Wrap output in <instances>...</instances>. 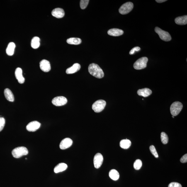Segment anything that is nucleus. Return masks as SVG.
Instances as JSON below:
<instances>
[{
	"label": "nucleus",
	"mask_w": 187,
	"mask_h": 187,
	"mask_svg": "<svg viewBox=\"0 0 187 187\" xmlns=\"http://www.w3.org/2000/svg\"><path fill=\"white\" fill-rule=\"evenodd\" d=\"M154 30L156 33L159 35L161 39L165 41H169L171 40V36L167 32L161 30L158 27H156Z\"/></svg>",
	"instance_id": "20e7f679"
},
{
	"label": "nucleus",
	"mask_w": 187,
	"mask_h": 187,
	"mask_svg": "<svg viewBox=\"0 0 187 187\" xmlns=\"http://www.w3.org/2000/svg\"><path fill=\"white\" fill-rule=\"evenodd\" d=\"M88 71L90 74L98 79H102L104 76V73L98 64L92 63L89 64Z\"/></svg>",
	"instance_id": "f257e3e1"
},
{
	"label": "nucleus",
	"mask_w": 187,
	"mask_h": 187,
	"mask_svg": "<svg viewBox=\"0 0 187 187\" xmlns=\"http://www.w3.org/2000/svg\"><path fill=\"white\" fill-rule=\"evenodd\" d=\"M166 0H156V2L159 3H162L166 1Z\"/></svg>",
	"instance_id": "72a5a7b5"
},
{
	"label": "nucleus",
	"mask_w": 187,
	"mask_h": 187,
	"mask_svg": "<svg viewBox=\"0 0 187 187\" xmlns=\"http://www.w3.org/2000/svg\"><path fill=\"white\" fill-rule=\"evenodd\" d=\"M152 91L148 88H144L142 89H139L137 91L138 94L140 96L144 97H147L152 94Z\"/></svg>",
	"instance_id": "dca6fc26"
},
{
	"label": "nucleus",
	"mask_w": 187,
	"mask_h": 187,
	"mask_svg": "<svg viewBox=\"0 0 187 187\" xmlns=\"http://www.w3.org/2000/svg\"><path fill=\"white\" fill-rule=\"evenodd\" d=\"M123 30L118 28H112L109 30L108 32L109 35L114 37L119 36L123 35Z\"/></svg>",
	"instance_id": "f3484780"
},
{
	"label": "nucleus",
	"mask_w": 187,
	"mask_h": 187,
	"mask_svg": "<svg viewBox=\"0 0 187 187\" xmlns=\"http://www.w3.org/2000/svg\"><path fill=\"white\" fill-rule=\"evenodd\" d=\"M131 144V141L128 139H123L120 142V146L122 148L124 149H127L130 148Z\"/></svg>",
	"instance_id": "5701e85b"
},
{
	"label": "nucleus",
	"mask_w": 187,
	"mask_h": 187,
	"mask_svg": "<svg viewBox=\"0 0 187 187\" xmlns=\"http://www.w3.org/2000/svg\"><path fill=\"white\" fill-rule=\"evenodd\" d=\"M110 177L112 180L117 181L120 177V175L119 172L116 170L112 169L110 171L109 173Z\"/></svg>",
	"instance_id": "b1692460"
},
{
	"label": "nucleus",
	"mask_w": 187,
	"mask_h": 187,
	"mask_svg": "<svg viewBox=\"0 0 187 187\" xmlns=\"http://www.w3.org/2000/svg\"><path fill=\"white\" fill-rule=\"evenodd\" d=\"M161 139L163 144H166L168 142V136L164 132H162L161 133Z\"/></svg>",
	"instance_id": "a878e982"
},
{
	"label": "nucleus",
	"mask_w": 187,
	"mask_h": 187,
	"mask_svg": "<svg viewBox=\"0 0 187 187\" xmlns=\"http://www.w3.org/2000/svg\"><path fill=\"white\" fill-rule=\"evenodd\" d=\"M148 58L146 57H143L136 61L134 64V68L136 70H141L147 67Z\"/></svg>",
	"instance_id": "423d86ee"
},
{
	"label": "nucleus",
	"mask_w": 187,
	"mask_h": 187,
	"mask_svg": "<svg viewBox=\"0 0 187 187\" xmlns=\"http://www.w3.org/2000/svg\"><path fill=\"white\" fill-rule=\"evenodd\" d=\"M72 140L69 138H66L62 140L60 144V148L62 149L68 148L72 145Z\"/></svg>",
	"instance_id": "f8f14e48"
},
{
	"label": "nucleus",
	"mask_w": 187,
	"mask_h": 187,
	"mask_svg": "<svg viewBox=\"0 0 187 187\" xmlns=\"http://www.w3.org/2000/svg\"><path fill=\"white\" fill-rule=\"evenodd\" d=\"M15 76L19 83L21 84L24 83L25 79L23 76L22 70L21 68H17L15 71Z\"/></svg>",
	"instance_id": "ddd939ff"
},
{
	"label": "nucleus",
	"mask_w": 187,
	"mask_h": 187,
	"mask_svg": "<svg viewBox=\"0 0 187 187\" xmlns=\"http://www.w3.org/2000/svg\"><path fill=\"white\" fill-rule=\"evenodd\" d=\"M51 14L53 16L58 18H62L65 14L64 9L60 8L54 9L52 11Z\"/></svg>",
	"instance_id": "4468645a"
},
{
	"label": "nucleus",
	"mask_w": 187,
	"mask_h": 187,
	"mask_svg": "<svg viewBox=\"0 0 187 187\" xmlns=\"http://www.w3.org/2000/svg\"><path fill=\"white\" fill-rule=\"evenodd\" d=\"M40 39L37 37H34L31 41V46L35 49L38 48L40 45Z\"/></svg>",
	"instance_id": "4be33fe9"
},
{
	"label": "nucleus",
	"mask_w": 187,
	"mask_h": 187,
	"mask_svg": "<svg viewBox=\"0 0 187 187\" xmlns=\"http://www.w3.org/2000/svg\"><path fill=\"white\" fill-rule=\"evenodd\" d=\"M41 123L37 121H33L30 122L26 126L27 130L30 132H35L40 128Z\"/></svg>",
	"instance_id": "9d476101"
},
{
	"label": "nucleus",
	"mask_w": 187,
	"mask_h": 187,
	"mask_svg": "<svg viewBox=\"0 0 187 187\" xmlns=\"http://www.w3.org/2000/svg\"><path fill=\"white\" fill-rule=\"evenodd\" d=\"M15 47H16V45H15V44L14 42H10L8 44L6 50V52L7 55L9 56L13 55L14 54Z\"/></svg>",
	"instance_id": "aec40b11"
},
{
	"label": "nucleus",
	"mask_w": 187,
	"mask_h": 187,
	"mask_svg": "<svg viewBox=\"0 0 187 187\" xmlns=\"http://www.w3.org/2000/svg\"><path fill=\"white\" fill-rule=\"evenodd\" d=\"M172 117H173V118H174V117L173 116H172Z\"/></svg>",
	"instance_id": "f704fd0d"
},
{
	"label": "nucleus",
	"mask_w": 187,
	"mask_h": 187,
	"mask_svg": "<svg viewBox=\"0 0 187 187\" xmlns=\"http://www.w3.org/2000/svg\"><path fill=\"white\" fill-rule=\"evenodd\" d=\"M106 105V102L104 100H98L94 103L92 108L96 113H99L104 109Z\"/></svg>",
	"instance_id": "39448f33"
},
{
	"label": "nucleus",
	"mask_w": 187,
	"mask_h": 187,
	"mask_svg": "<svg viewBox=\"0 0 187 187\" xmlns=\"http://www.w3.org/2000/svg\"><path fill=\"white\" fill-rule=\"evenodd\" d=\"M103 161V157L101 154L97 153L95 155L94 159V164L95 167L98 169L101 166Z\"/></svg>",
	"instance_id": "1a4fd4ad"
},
{
	"label": "nucleus",
	"mask_w": 187,
	"mask_h": 187,
	"mask_svg": "<svg viewBox=\"0 0 187 187\" xmlns=\"http://www.w3.org/2000/svg\"><path fill=\"white\" fill-rule=\"evenodd\" d=\"M52 102L55 106H62L65 105L67 103V100L64 96H58L53 98Z\"/></svg>",
	"instance_id": "6e6552de"
},
{
	"label": "nucleus",
	"mask_w": 187,
	"mask_h": 187,
	"mask_svg": "<svg viewBox=\"0 0 187 187\" xmlns=\"http://www.w3.org/2000/svg\"><path fill=\"white\" fill-rule=\"evenodd\" d=\"M180 161L182 163H184L187 162V154H186L183 156L180 159Z\"/></svg>",
	"instance_id": "473e14b6"
},
{
	"label": "nucleus",
	"mask_w": 187,
	"mask_h": 187,
	"mask_svg": "<svg viewBox=\"0 0 187 187\" xmlns=\"http://www.w3.org/2000/svg\"><path fill=\"white\" fill-rule=\"evenodd\" d=\"M40 69L45 72H48L51 70L50 62L45 59L42 60L40 63Z\"/></svg>",
	"instance_id": "9b49d317"
},
{
	"label": "nucleus",
	"mask_w": 187,
	"mask_h": 187,
	"mask_svg": "<svg viewBox=\"0 0 187 187\" xmlns=\"http://www.w3.org/2000/svg\"><path fill=\"white\" fill-rule=\"evenodd\" d=\"M28 153L27 148L24 147H19L15 148L12 151V154L14 157L16 159L23 156L26 155Z\"/></svg>",
	"instance_id": "f03ea898"
},
{
	"label": "nucleus",
	"mask_w": 187,
	"mask_h": 187,
	"mask_svg": "<svg viewBox=\"0 0 187 187\" xmlns=\"http://www.w3.org/2000/svg\"><path fill=\"white\" fill-rule=\"evenodd\" d=\"M81 68L80 64L78 63L75 64L72 67L68 68L66 70V73L68 74H74L79 71Z\"/></svg>",
	"instance_id": "2eb2a0df"
},
{
	"label": "nucleus",
	"mask_w": 187,
	"mask_h": 187,
	"mask_svg": "<svg viewBox=\"0 0 187 187\" xmlns=\"http://www.w3.org/2000/svg\"><path fill=\"white\" fill-rule=\"evenodd\" d=\"M4 94L6 99L10 102H13L14 101V96L12 91L8 88L5 89Z\"/></svg>",
	"instance_id": "6ab92c4d"
},
{
	"label": "nucleus",
	"mask_w": 187,
	"mask_h": 187,
	"mask_svg": "<svg viewBox=\"0 0 187 187\" xmlns=\"http://www.w3.org/2000/svg\"><path fill=\"white\" fill-rule=\"evenodd\" d=\"M67 42L68 44L70 45H79L81 43V39L79 38L71 37L68 39Z\"/></svg>",
	"instance_id": "393cba45"
},
{
	"label": "nucleus",
	"mask_w": 187,
	"mask_h": 187,
	"mask_svg": "<svg viewBox=\"0 0 187 187\" xmlns=\"http://www.w3.org/2000/svg\"><path fill=\"white\" fill-rule=\"evenodd\" d=\"M177 24L179 25H184L187 24V16H180L178 17L175 20Z\"/></svg>",
	"instance_id": "412c9836"
},
{
	"label": "nucleus",
	"mask_w": 187,
	"mask_h": 187,
	"mask_svg": "<svg viewBox=\"0 0 187 187\" xmlns=\"http://www.w3.org/2000/svg\"><path fill=\"white\" fill-rule=\"evenodd\" d=\"M183 108L182 104L179 102L176 101L173 103L170 107L171 115L173 116H176L181 112Z\"/></svg>",
	"instance_id": "7ed1b4c3"
},
{
	"label": "nucleus",
	"mask_w": 187,
	"mask_h": 187,
	"mask_svg": "<svg viewBox=\"0 0 187 187\" xmlns=\"http://www.w3.org/2000/svg\"><path fill=\"white\" fill-rule=\"evenodd\" d=\"M140 50V47H135L132 49V50L129 52V54H131V55H132V54H133L135 53L136 51H139Z\"/></svg>",
	"instance_id": "2f4dec72"
},
{
	"label": "nucleus",
	"mask_w": 187,
	"mask_h": 187,
	"mask_svg": "<svg viewBox=\"0 0 187 187\" xmlns=\"http://www.w3.org/2000/svg\"><path fill=\"white\" fill-rule=\"evenodd\" d=\"M142 166V162L140 159H137L134 163V168L137 170L140 169Z\"/></svg>",
	"instance_id": "bb28decb"
},
{
	"label": "nucleus",
	"mask_w": 187,
	"mask_h": 187,
	"mask_svg": "<svg viewBox=\"0 0 187 187\" xmlns=\"http://www.w3.org/2000/svg\"><path fill=\"white\" fill-rule=\"evenodd\" d=\"M89 1V0H81L80 1V7L81 9H85L88 5Z\"/></svg>",
	"instance_id": "cd10ccee"
},
{
	"label": "nucleus",
	"mask_w": 187,
	"mask_h": 187,
	"mask_svg": "<svg viewBox=\"0 0 187 187\" xmlns=\"http://www.w3.org/2000/svg\"><path fill=\"white\" fill-rule=\"evenodd\" d=\"M168 187H182L180 184L177 182H171L168 185Z\"/></svg>",
	"instance_id": "7c9ffc66"
},
{
	"label": "nucleus",
	"mask_w": 187,
	"mask_h": 187,
	"mask_svg": "<svg viewBox=\"0 0 187 187\" xmlns=\"http://www.w3.org/2000/svg\"><path fill=\"white\" fill-rule=\"evenodd\" d=\"M68 167L67 165L64 163H60L57 165L54 168V172L56 173L62 172L66 170Z\"/></svg>",
	"instance_id": "a211bd4d"
},
{
	"label": "nucleus",
	"mask_w": 187,
	"mask_h": 187,
	"mask_svg": "<svg viewBox=\"0 0 187 187\" xmlns=\"http://www.w3.org/2000/svg\"><path fill=\"white\" fill-rule=\"evenodd\" d=\"M149 149L151 152L154 156V157L156 158L159 157V155H158L157 151H156L155 148L154 146H151L150 147Z\"/></svg>",
	"instance_id": "c85d7f7f"
},
{
	"label": "nucleus",
	"mask_w": 187,
	"mask_h": 187,
	"mask_svg": "<svg viewBox=\"0 0 187 187\" xmlns=\"http://www.w3.org/2000/svg\"><path fill=\"white\" fill-rule=\"evenodd\" d=\"M5 119L2 117H0V132L3 130L5 126Z\"/></svg>",
	"instance_id": "c756f323"
},
{
	"label": "nucleus",
	"mask_w": 187,
	"mask_h": 187,
	"mask_svg": "<svg viewBox=\"0 0 187 187\" xmlns=\"http://www.w3.org/2000/svg\"><path fill=\"white\" fill-rule=\"evenodd\" d=\"M133 8V3L128 2L125 3L121 7L119 12L122 15H125L130 13Z\"/></svg>",
	"instance_id": "0eeeda50"
}]
</instances>
